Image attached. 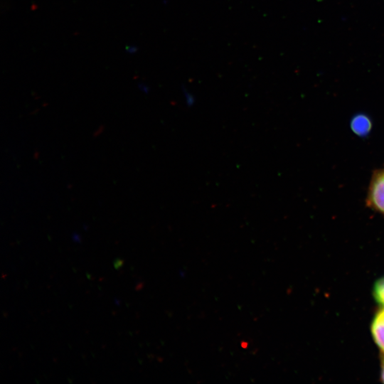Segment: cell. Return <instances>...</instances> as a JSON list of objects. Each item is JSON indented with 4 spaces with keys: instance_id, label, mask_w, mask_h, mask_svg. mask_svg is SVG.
<instances>
[{
    "instance_id": "cell-1",
    "label": "cell",
    "mask_w": 384,
    "mask_h": 384,
    "mask_svg": "<svg viewBox=\"0 0 384 384\" xmlns=\"http://www.w3.org/2000/svg\"><path fill=\"white\" fill-rule=\"evenodd\" d=\"M366 203L370 208L384 215V169L376 170L373 174Z\"/></svg>"
},
{
    "instance_id": "cell-2",
    "label": "cell",
    "mask_w": 384,
    "mask_h": 384,
    "mask_svg": "<svg viewBox=\"0 0 384 384\" xmlns=\"http://www.w3.org/2000/svg\"><path fill=\"white\" fill-rule=\"evenodd\" d=\"M350 126L354 134L360 137H366L371 130L372 122L367 115L358 114L352 117Z\"/></svg>"
},
{
    "instance_id": "cell-3",
    "label": "cell",
    "mask_w": 384,
    "mask_h": 384,
    "mask_svg": "<svg viewBox=\"0 0 384 384\" xmlns=\"http://www.w3.org/2000/svg\"><path fill=\"white\" fill-rule=\"evenodd\" d=\"M371 331L376 344L384 351V309L380 311L375 316Z\"/></svg>"
},
{
    "instance_id": "cell-4",
    "label": "cell",
    "mask_w": 384,
    "mask_h": 384,
    "mask_svg": "<svg viewBox=\"0 0 384 384\" xmlns=\"http://www.w3.org/2000/svg\"><path fill=\"white\" fill-rule=\"evenodd\" d=\"M374 295L376 301L384 306V278L380 279L375 283Z\"/></svg>"
},
{
    "instance_id": "cell-5",
    "label": "cell",
    "mask_w": 384,
    "mask_h": 384,
    "mask_svg": "<svg viewBox=\"0 0 384 384\" xmlns=\"http://www.w3.org/2000/svg\"><path fill=\"white\" fill-rule=\"evenodd\" d=\"M381 377H382L383 381L384 382V365H383V366L382 375H381Z\"/></svg>"
}]
</instances>
